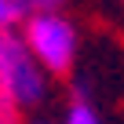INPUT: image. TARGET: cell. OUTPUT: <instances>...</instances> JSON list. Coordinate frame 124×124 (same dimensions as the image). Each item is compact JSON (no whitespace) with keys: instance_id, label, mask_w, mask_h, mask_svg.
<instances>
[{"instance_id":"1","label":"cell","mask_w":124,"mask_h":124,"mask_svg":"<svg viewBox=\"0 0 124 124\" xmlns=\"http://www.w3.org/2000/svg\"><path fill=\"white\" fill-rule=\"evenodd\" d=\"M22 44L37 58V66L47 77H62L77 66L80 55V29L77 22L62 11V15H29L22 18Z\"/></svg>"},{"instance_id":"2","label":"cell","mask_w":124,"mask_h":124,"mask_svg":"<svg viewBox=\"0 0 124 124\" xmlns=\"http://www.w3.org/2000/svg\"><path fill=\"white\" fill-rule=\"evenodd\" d=\"M0 95L15 109H33L51 95V77L37 66L15 29L0 33Z\"/></svg>"},{"instance_id":"3","label":"cell","mask_w":124,"mask_h":124,"mask_svg":"<svg viewBox=\"0 0 124 124\" xmlns=\"http://www.w3.org/2000/svg\"><path fill=\"white\" fill-rule=\"evenodd\" d=\"M58 124H102V113L88 102V99H73L66 106V113H62Z\"/></svg>"},{"instance_id":"4","label":"cell","mask_w":124,"mask_h":124,"mask_svg":"<svg viewBox=\"0 0 124 124\" xmlns=\"http://www.w3.org/2000/svg\"><path fill=\"white\" fill-rule=\"evenodd\" d=\"M70 0H33V15H62Z\"/></svg>"},{"instance_id":"5","label":"cell","mask_w":124,"mask_h":124,"mask_svg":"<svg viewBox=\"0 0 124 124\" xmlns=\"http://www.w3.org/2000/svg\"><path fill=\"white\" fill-rule=\"evenodd\" d=\"M15 22H18L15 4H11V0H0V33H4V29H15Z\"/></svg>"},{"instance_id":"6","label":"cell","mask_w":124,"mask_h":124,"mask_svg":"<svg viewBox=\"0 0 124 124\" xmlns=\"http://www.w3.org/2000/svg\"><path fill=\"white\" fill-rule=\"evenodd\" d=\"M11 120H15V106L0 95V124H11Z\"/></svg>"},{"instance_id":"7","label":"cell","mask_w":124,"mask_h":124,"mask_svg":"<svg viewBox=\"0 0 124 124\" xmlns=\"http://www.w3.org/2000/svg\"><path fill=\"white\" fill-rule=\"evenodd\" d=\"M11 4H15V15L18 18H29L33 15V0H11Z\"/></svg>"},{"instance_id":"8","label":"cell","mask_w":124,"mask_h":124,"mask_svg":"<svg viewBox=\"0 0 124 124\" xmlns=\"http://www.w3.org/2000/svg\"><path fill=\"white\" fill-rule=\"evenodd\" d=\"M26 124H58V120H47V117H29Z\"/></svg>"}]
</instances>
